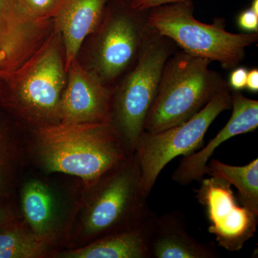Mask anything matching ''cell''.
Instances as JSON below:
<instances>
[{
  "label": "cell",
  "mask_w": 258,
  "mask_h": 258,
  "mask_svg": "<svg viewBox=\"0 0 258 258\" xmlns=\"http://www.w3.org/2000/svg\"><path fill=\"white\" fill-rule=\"evenodd\" d=\"M34 154L47 173L77 176L87 188L129 157L111 121L34 128Z\"/></svg>",
  "instance_id": "cell-1"
},
{
  "label": "cell",
  "mask_w": 258,
  "mask_h": 258,
  "mask_svg": "<svg viewBox=\"0 0 258 258\" xmlns=\"http://www.w3.org/2000/svg\"><path fill=\"white\" fill-rule=\"evenodd\" d=\"M66 82L63 42L53 29L23 66L0 72V106L34 128L58 124Z\"/></svg>",
  "instance_id": "cell-2"
},
{
  "label": "cell",
  "mask_w": 258,
  "mask_h": 258,
  "mask_svg": "<svg viewBox=\"0 0 258 258\" xmlns=\"http://www.w3.org/2000/svg\"><path fill=\"white\" fill-rule=\"evenodd\" d=\"M211 62L181 50L168 58L144 131L157 132L181 124L208 104L227 84L222 76L210 69Z\"/></svg>",
  "instance_id": "cell-3"
},
{
  "label": "cell",
  "mask_w": 258,
  "mask_h": 258,
  "mask_svg": "<svg viewBox=\"0 0 258 258\" xmlns=\"http://www.w3.org/2000/svg\"><path fill=\"white\" fill-rule=\"evenodd\" d=\"M194 10L192 0L154 7L148 10V26L186 53L216 61L227 70L237 67L245 57L246 49L257 43V32L232 33L226 30L225 20L203 23L195 18Z\"/></svg>",
  "instance_id": "cell-4"
},
{
  "label": "cell",
  "mask_w": 258,
  "mask_h": 258,
  "mask_svg": "<svg viewBox=\"0 0 258 258\" xmlns=\"http://www.w3.org/2000/svg\"><path fill=\"white\" fill-rule=\"evenodd\" d=\"M176 46L170 39L149 28L137 62L113 88L111 123L128 156L135 152L163 69Z\"/></svg>",
  "instance_id": "cell-5"
},
{
  "label": "cell",
  "mask_w": 258,
  "mask_h": 258,
  "mask_svg": "<svg viewBox=\"0 0 258 258\" xmlns=\"http://www.w3.org/2000/svg\"><path fill=\"white\" fill-rule=\"evenodd\" d=\"M140 166L135 154L125 158L102 176L91 189L83 215V232L94 240L144 225L156 215L141 186Z\"/></svg>",
  "instance_id": "cell-6"
},
{
  "label": "cell",
  "mask_w": 258,
  "mask_h": 258,
  "mask_svg": "<svg viewBox=\"0 0 258 258\" xmlns=\"http://www.w3.org/2000/svg\"><path fill=\"white\" fill-rule=\"evenodd\" d=\"M148 10L125 0H109L94 33L88 68L105 86L128 73L138 60L149 33Z\"/></svg>",
  "instance_id": "cell-7"
},
{
  "label": "cell",
  "mask_w": 258,
  "mask_h": 258,
  "mask_svg": "<svg viewBox=\"0 0 258 258\" xmlns=\"http://www.w3.org/2000/svg\"><path fill=\"white\" fill-rule=\"evenodd\" d=\"M230 108L231 89L227 83L201 111L184 123L160 132L144 131L134 154L140 166L144 196L149 198L161 171L171 160L201 149L205 134L214 120Z\"/></svg>",
  "instance_id": "cell-8"
},
{
  "label": "cell",
  "mask_w": 258,
  "mask_h": 258,
  "mask_svg": "<svg viewBox=\"0 0 258 258\" xmlns=\"http://www.w3.org/2000/svg\"><path fill=\"white\" fill-rule=\"evenodd\" d=\"M200 182L196 198L206 212L208 232L220 247L230 252L240 251L255 234L257 215L239 203L227 181L210 176Z\"/></svg>",
  "instance_id": "cell-9"
},
{
  "label": "cell",
  "mask_w": 258,
  "mask_h": 258,
  "mask_svg": "<svg viewBox=\"0 0 258 258\" xmlns=\"http://www.w3.org/2000/svg\"><path fill=\"white\" fill-rule=\"evenodd\" d=\"M53 29V20L31 18L22 0H0V72H12L23 66Z\"/></svg>",
  "instance_id": "cell-10"
},
{
  "label": "cell",
  "mask_w": 258,
  "mask_h": 258,
  "mask_svg": "<svg viewBox=\"0 0 258 258\" xmlns=\"http://www.w3.org/2000/svg\"><path fill=\"white\" fill-rule=\"evenodd\" d=\"M112 93L113 88L105 86L75 59L68 69L67 82L61 96L60 123L111 121Z\"/></svg>",
  "instance_id": "cell-11"
},
{
  "label": "cell",
  "mask_w": 258,
  "mask_h": 258,
  "mask_svg": "<svg viewBox=\"0 0 258 258\" xmlns=\"http://www.w3.org/2000/svg\"><path fill=\"white\" fill-rule=\"evenodd\" d=\"M232 115L225 126L206 146L185 156L172 174V179L181 185L201 181L206 175V168L212 154L226 141L256 130L258 126V101L231 91Z\"/></svg>",
  "instance_id": "cell-12"
},
{
  "label": "cell",
  "mask_w": 258,
  "mask_h": 258,
  "mask_svg": "<svg viewBox=\"0 0 258 258\" xmlns=\"http://www.w3.org/2000/svg\"><path fill=\"white\" fill-rule=\"evenodd\" d=\"M109 0H61L53 18L54 29L63 42L66 71L77 58L88 36L93 35L101 23Z\"/></svg>",
  "instance_id": "cell-13"
},
{
  "label": "cell",
  "mask_w": 258,
  "mask_h": 258,
  "mask_svg": "<svg viewBox=\"0 0 258 258\" xmlns=\"http://www.w3.org/2000/svg\"><path fill=\"white\" fill-rule=\"evenodd\" d=\"M150 258H216V249L199 242L186 230L184 216L173 211L156 215L149 239Z\"/></svg>",
  "instance_id": "cell-14"
},
{
  "label": "cell",
  "mask_w": 258,
  "mask_h": 258,
  "mask_svg": "<svg viewBox=\"0 0 258 258\" xmlns=\"http://www.w3.org/2000/svg\"><path fill=\"white\" fill-rule=\"evenodd\" d=\"M155 215L147 223L109 234L81 248L60 254L64 258H150L149 239Z\"/></svg>",
  "instance_id": "cell-15"
},
{
  "label": "cell",
  "mask_w": 258,
  "mask_h": 258,
  "mask_svg": "<svg viewBox=\"0 0 258 258\" xmlns=\"http://www.w3.org/2000/svg\"><path fill=\"white\" fill-rule=\"evenodd\" d=\"M21 209L25 222L36 235L55 238L56 203L52 191L40 180H30L21 191Z\"/></svg>",
  "instance_id": "cell-16"
},
{
  "label": "cell",
  "mask_w": 258,
  "mask_h": 258,
  "mask_svg": "<svg viewBox=\"0 0 258 258\" xmlns=\"http://www.w3.org/2000/svg\"><path fill=\"white\" fill-rule=\"evenodd\" d=\"M206 174L235 186L239 203L258 216V159L244 166L229 165L217 159H210Z\"/></svg>",
  "instance_id": "cell-17"
},
{
  "label": "cell",
  "mask_w": 258,
  "mask_h": 258,
  "mask_svg": "<svg viewBox=\"0 0 258 258\" xmlns=\"http://www.w3.org/2000/svg\"><path fill=\"white\" fill-rule=\"evenodd\" d=\"M54 239L34 233L17 220L0 228V258H36L47 253Z\"/></svg>",
  "instance_id": "cell-18"
},
{
  "label": "cell",
  "mask_w": 258,
  "mask_h": 258,
  "mask_svg": "<svg viewBox=\"0 0 258 258\" xmlns=\"http://www.w3.org/2000/svg\"><path fill=\"white\" fill-rule=\"evenodd\" d=\"M18 146L5 121L0 118V198L9 196L14 184Z\"/></svg>",
  "instance_id": "cell-19"
},
{
  "label": "cell",
  "mask_w": 258,
  "mask_h": 258,
  "mask_svg": "<svg viewBox=\"0 0 258 258\" xmlns=\"http://www.w3.org/2000/svg\"><path fill=\"white\" fill-rule=\"evenodd\" d=\"M60 3L61 0H22L25 11L38 21L53 20Z\"/></svg>",
  "instance_id": "cell-20"
},
{
  "label": "cell",
  "mask_w": 258,
  "mask_h": 258,
  "mask_svg": "<svg viewBox=\"0 0 258 258\" xmlns=\"http://www.w3.org/2000/svg\"><path fill=\"white\" fill-rule=\"evenodd\" d=\"M237 23L242 30L250 33L258 32V14L250 8L239 13Z\"/></svg>",
  "instance_id": "cell-21"
},
{
  "label": "cell",
  "mask_w": 258,
  "mask_h": 258,
  "mask_svg": "<svg viewBox=\"0 0 258 258\" xmlns=\"http://www.w3.org/2000/svg\"><path fill=\"white\" fill-rule=\"evenodd\" d=\"M248 71L246 68L237 66L232 69L227 82L232 91H240L245 89Z\"/></svg>",
  "instance_id": "cell-22"
},
{
  "label": "cell",
  "mask_w": 258,
  "mask_h": 258,
  "mask_svg": "<svg viewBox=\"0 0 258 258\" xmlns=\"http://www.w3.org/2000/svg\"><path fill=\"white\" fill-rule=\"evenodd\" d=\"M178 1H181V0H134L129 3L135 9L146 10L151 9L154 7L159 6V5L176 3Z\"/></svg>",
  "instance_id": "cell-23"
},
{
  "label": "cell",
  "mask_w": 258,
  "mask_h": 258,
  "mask_svg": "<svg viewBox=\"0 0 258 258\" xmlns=\"http://www.w3.org/2000/svg\"><path fill=\"white\" fill-rule=\"evenodd\" d=\"M5 198H0V228L16 220L14 212L5 203Z\"/></svg>",
  "instance_id": "cell-24"
},
{
  "label": "cell",
  "mask_w": 258,
  "mask_h": 258,
  "mask_svg": "<svg viewBox=\"0 0 258 258\" xmlns=\"http://www.w3.org/2000/svg\"><path fill=\"white\" fill-rule=\"evenodd\" d=\"M252 93L258 92V69L249 70L246 88Z\"/></svg>",
  "instance_id": "cell-25"
},
{
  "label": "cell",
  "mask_w": 258,
  "mask_h": 258,
  "mask_svg": "<svg viewBox=\"0 0 258 258\" xmlns=\"http://www.w3.org/2000/svg\"><path fill=\"white\" fill-rule=\"evenodd\" d=\"M125 1L132 2V1H134V0H125Z\"/></svg>",
  "instance_id": "cell-26"
}]
</instances>
